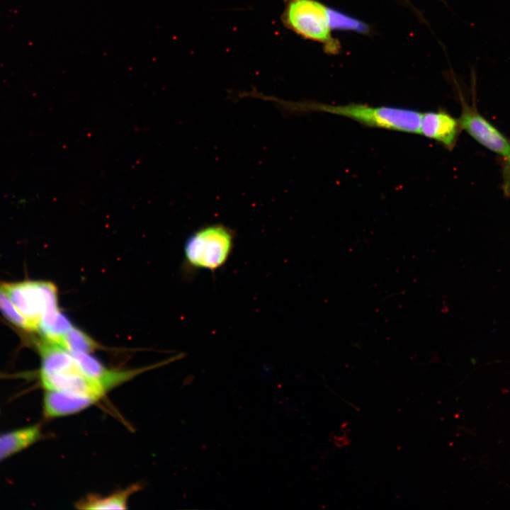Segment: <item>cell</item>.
<instances>
[{
  "label": "cell",
  "instance_id": "cell-11",
  "mask_svg": "<svg viewBox=\"0 0 510 510\" xmlns=\"http://www.w3.org/2000/svg\"><path fill=\"white\" fill-rule=\"evenodd\" d=\"M62 346L72 353H91L99 346L91 336L73 326L65 335Z\"/></svg>",
  "mask_w": 510,
  "mask_h": 510
},
{
  "label": "cell",
  "instance_id": "cell-6",
  "mask_svg": "<svg viewBox=\"0 0 510 510\" xmlns=\"http://www.w3.org/2000/svg\"><path fill=\"white\" fill-rule=\"evenodd\" d=\"M462 104V112L458 119L459 127L486 148L507 158L510 144L506 138L475 108L464 101Z\"/></svg>",
  "mask_w": 510,
  "mask_h": 510
},
{
  "label": "cell",
  "instance_id": "cell-9",
  "mask_svg": "<svg viewBox=\"0 0 510 510\" xmlns=\"http://www.w3.org/2000/svg\"><path fill=\"white\" fill-rule=\"evenodd\" d=\"M43 436L40 424L0 434V462L30 447Z\"/></svg>",
  "mask_w": 510,
  "mask_h": 510
},
{
  "label": "cell",
  "instance_id": "cell-8",
  "mask_svg": "<svg viewBox=\"0 0 510 510\" xmlns=\"http://www.w3.org/2000/svg\"><path fill=\"white\" fill-rule=\"evenodd\" d=\"M92 398L56 390H45L42 413L45 419L69 416L77 414L96 404Z\"/></svg>",
  "mask_w": 510,
  "mask_h": 510
},
{
  "label": "cell",
  "instance_id": "cell-10",
  "mask_svg": "<svg viewBox=\"0 0 510 510\" xmlns=\"http://www.w3.org/2000/svg\"><path fill=\"white\" fill-rule=\"evenodd\" d=\"M138 484L106 497L90 495L76 504V508L86 510L125 509L128 502L132 494L139 490Z\"/></svg>",
  "mask_w": 510,
  "mask_h": 510
},
{
  "label": "cell",
  "instance_id": "cell-7",
  "mask_svg": "<svg viewBox=\"0 0 510 510\" xmlns=\"http://www.w3.org/2000/svg\"><path fill=\"white\" fill-rule=\"evenodd\" d=\"M458 130V120L443 110L421 113L419 133L448 149L454 147Z\"/></svg>",
  "mask_w": 510,
  "mask_h": 510
},
{
  "label": "cell",
  "instance_id": "cell-12",
  "mask_svg": "<svg viewBox=\"0 0 510 510\" xmlns=\"http://www.w3.org/2000/svg\"><path fill=\"white\" fill-rule=\"evenodd\" d=\"M0 312L16 327L33 332L29 322L17 310L2 283H0Z\"/></svg>",
  "mask_w": 510,
  "mask_h": 510
},
{
  "label": "cell",
  "instance_id": "cell-2",
  "mask_svg": "<svg viewBox=\"0 0 510 510\" xmlns=\"http://www.w3.org/2000/svg\"><path fill=\"white\" fill-rule=\"evenodd\" d=\"M36 346L41 358L37 375L45 390L64 392L97 402L108 392L100 382L82 371L73 354L64 347L42 339Z\"/></svg>",
  "mask_w": 510,
  "mask_h": 510
},
{
  "label": "cell",
  "instance_id": "cell-5",
  "mask_svg": "<svg viewBox=\"0 0 510 510\" xmlns=\"http://www.w3.org/2000/svg\"><path fill=\"white\" fill-rule=\"evenodd\" d=\"M283 21L295 33L324 44L329 51H334L329 10L322 3L316 0H287Z\"/></svg>",
  "mask_w": 510,
  "mask_h": 510
},
{
  "label": "cell",
  "instance_id": "cell-4",
  "mask_svg": "<svg viewBox=\"0 0 510 510\" xmlns=\"http://www.w3.org/2000/svg\"><path fill=\"white\" fill-rule=\"evenodd\" d=\"M233 239L232 232L222 224L204 227L188 239L184 249L186 259L195 267L214 271L227 260Z\"/></svg>",
  "mask_w": 510,
  "mask_h": 510
},
{
  "label": "cell",
  "instance_id": "cell-13",
  "mask_svg": "<svg viewBox=\"0 0 510 510\" xmlns=\"http://www.w3.org/2000/svg\"><path fill=\"white\" fill-rule=\"evenodd\" d=\"M506 159H508L509 163V164H510V154L509 155V157H508Z\"/></svg>",
  "mask_w": 510,
  "mask_h": 510
},
{
  "label": "cell",
  "instance_id": "cell-1",
  "mask_svg": "<svg viewBox=\"0 0 510 510\" xmlns=\"http://www.w3.org/2000/svg\"><path fill=\"white\" fill-rule=\"evenodd\" d=\"M259 98L270 101L294 113L324 112L341 115L368 127L409 133H419L421 113L398 107L371 106L361 103L328 105L314 101L292 102L260 94Z\"/></svg>",
  "mask_w": 510,
  "mask_h": 510
},
{
  "label": "cell",
  "instance_id": "cell-3",
  "mask_svg": "<svg viewBox=\"0 0 510 510\" xmlns=\"http://www.w3.org/2000/svg\"><path fill=\"white\" fill-rule=\"evenodd\" d=\"M2 284L17 310L29 322L33 332H38L39 325L50 324L61 312L57 288L50 282L24 280Z\"/></svg>",
  "mask_w": 510,
  "mask_h": 510
}]
</instances>
